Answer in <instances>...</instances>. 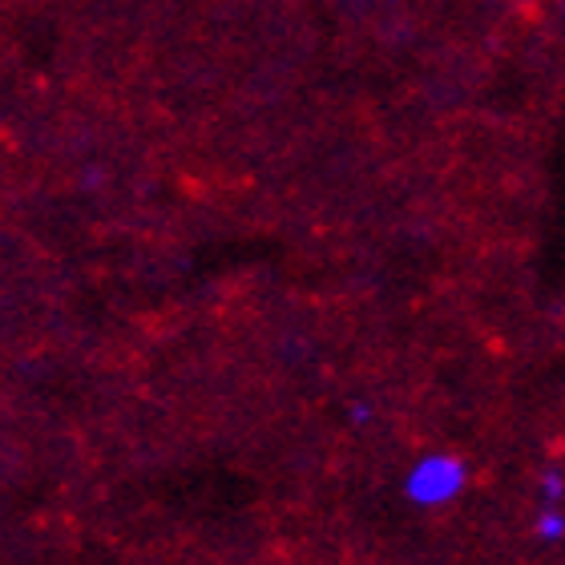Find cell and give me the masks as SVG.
<instances>
[{
	"mask_svg": "<svg viewBox=\"0 0 565 565\" xmlns=\"http://www.w3.org/2000/svg\"><path fill=\"white\" fill-rule=\"evenodd\" d=\"M416 497H424V501H445V497H452L460 489V465L457 460H428L420 472H416L413 481Z\"/></svg>",
	"mask_w": 565,
	"mask_h": 565,
	"instance_id": "6da1fadb",
	"label": "cell"
},
{
	"mask_svg": "<svg viewBox=\"0 0 565 565\" xmlns=\"http://www.w3.org/2000/svg\"><path fill=\"white\" fill-rule=\"evenodd\" d=\"M537 537H542L545 545H554L565 537V513L562 505H545L542 518H537Z\"/></svg>",
	"mask_w": 565,
	"mask_h": 565,
	"instance_id": "7a4b0ae2",
	"label": "cell"
},
{
	"mask_svg": "<svg viewBox=\"0 0 565 565\" xmlns=\"http://www.w3.org/2000/svg\"><path fill=\"white\" fill-rule=\"evenodd\" d=\"M542 497H545V505H562V497H565V477H562V472H545V477H542Z\"/></svg>",
	"mask_w": 565,
	"mask_h": 565,
	"instance_id": "3957f363",
	"label": "cell"
}]
</instances>
